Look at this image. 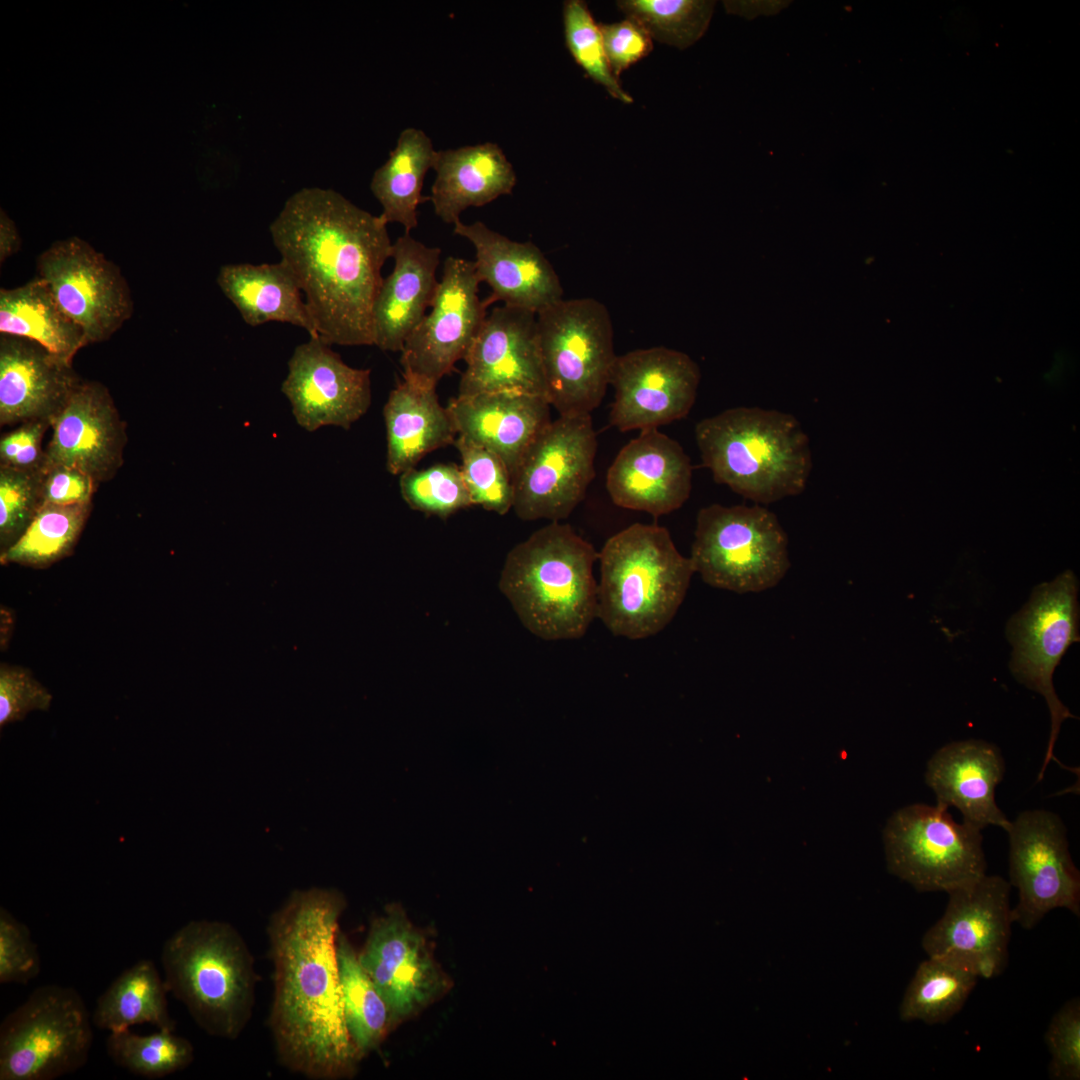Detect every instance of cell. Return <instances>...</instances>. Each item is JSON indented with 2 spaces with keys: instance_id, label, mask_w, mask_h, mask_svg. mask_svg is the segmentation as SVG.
I'll use <instances>...</instances> for the list:
<instances>
[{
  "instance_id": "obj_16",
  "label": "cell",
  "mask_w": 1080,
  "mask_h": 1080,
  "mask_svg": "<svg viewBox=\"0 0 1080 1080\" xmlns=\"http://www.w3.org/2000/svg\"><path fill=\"white\" fill-rule=\"evenodd\" d=\"M358 959L385 1001L392 1027L445 994L451 981L425 934L398 904L374 918Z\"/></svg>"
},
{
  "instance_id": "obj_45",
  "label": "cell",
  "mask_w": 1080,
  "mask_h": 1080,
  "mask_svg": "<svg viewBox=\"0 0 1080 1080\" xmlns=\"http://www.w3.org/2000/svg\"><path fill=\"white\" fill-rule=\"evenodd\" d=\"M53 696L21 666H0V726L22 721L35 710L47 711Z\"/></svg>"
},
{
  "instance_id": "obj_29",
  "label": "cell",
  "mask_w": 1080,
  "mask_h": 1080,
  "mask_svg": "<svg viewBox=\"0 0 1080 1080\" xmlns=\"http://www.w3.org/2000/svg\"><path fill=\"white\" fill-rule=\"evenodd\" d=\"M383 415L387 434V470L393 475L415 468L429 452L454 444L457 435L436 386L403 376L390 392Z\"/></svg>"
},
{
  "instance_id": "obj_26",
  "label": "cell",
  "mask_w": 1080,
  "mask_h": 1080,
  "mask_svg": "<svg viewBox=\"0 0 1080 1080\" xmlns=\"http://www.w3.org/2000/svg\"><path fill=\"white\" fill-rule=\"evenodd\" d=\"M550 407L544 396L500 391L457 395L446 408L457 435L498 455L513 478L527 449L551 422Z\"/></svg>"
},
{
  "instance_id": "obj_28",
  "label": "cell",
  "mask_w": 1080,
  "mask_h": 1080,
  "mask_svg": "<svg viewBox=\"0 0 1080 1080\" xmlns=\"http://www.w3.org/2000/svg\"><path fill=\"white\" fill-rule=\"evenodd\" d=\"M433 170L428 200L436 216L453 225L467 208L511 194L517 181L512 164L493 142L437 150Z\"/></svg>"
},
{
  "instance_id": "obj_39",
  "label": "cell",
  "mask_w": 1080,
  "mask_h": 1080,
  "mask_svg": "<svg viewBox=\"0 0 1080 1080\" xmlns=\"http://www.w3.org/2000/svg\"><path fill=\"white\" fill-rule=\"evenodd\" d=\"M563 24L566 46L575 62L613 98L623 103L633 102L611 70L601 28L587 4L581 0L565 1Z\"/></svg>"
},
{
  "instance_id": "obj_5",
  "label": "cell",
  "mask_w": 1080,
  "mask_h": 1080,
  "mask_svg": "<svg viewBox=\"0 0 1080 1080\" xmlns=\"http://www.w3.org/2000/svg\"><path fill=\"white\" fill-rule=\"evenodd\" d=\"M597 617L615 636L645 639L662 631L680 608L695 573L669 531L634 523L610 537L600 553Z\"/></svg>"
},
{
  "instance_id": "obj_2",
  "label": "cell",
  "mask_w": 1080,
  "mask_h": 1080,
  "mask_svg": "<svg viewBox=\"0 0 1080 1080\" xmlns=\"http://www.w3.org/2000/svg\"><path fill=\"white\" fill-rule=\"evenodd\" d=\"M269 232L305 294L319 338L373 345V307L393 247L385 219L335 190L310 187L287 199Z\"/></svg>"
},
{
  "instance_id": "obj_12",
  "label": "cell",
  "mask_w": 1080,
  "mask_h": 1080,
  "mask_svg": "<svg viewBox=\"0 0 1080 1080\" xmlns=\"http://www.w3.org/2000/svg\"><path fill=\"white\" fill-rule=\"evenodd\" d=\"M597 437L591 414L551 421L513 473L516 515L525 521L567 518L595 477Z\"/></svg>"
},
{
  "instance_id": "obj_24",
  "label": "cell",
  "mask_w": 1080,
  "mask_h": 1080,
  "mask_svg": "<svg viewBox=\"0 0 1080 1080\" xmlns=\"http://www.w3.org/2000/svg\"><path fill=\"white\" fill-rule=\"evenodd\" d=\"M1004 773V759L996 745L967 739L946 744L933 754L925 782L936 796V805L957 808L963 822L980 830L993 825L1007 831L1011 821L995 800Z\"/></svg>"
},
{
  "instance_id": "obj_19",
  "label": "cell",
  "mask_w": 1080,
  "mask_h": 1080,
  "mask_svg": "<svg viewBox=\"0 0 1080 1080\" xmlns=\"http://www.w3.org/2000/svg\"><path fill=\"white\" fill-rule=\"evenodd\" d=\"M464 360L458 395L513 391L547 398L535 312L493 308Z\"/></svg>"
},
{
  "instance_id": "obj_48",
  "label": "cell",
  "mask_w": 1080,
  "mask_h": 1080,
  "mask_svg": "<svg viewBox=\"0 0 1080 1080\" xmlns=\"http://www.w3.org/2000/svg\"><path fill=\"white\" fill-rule=\"evenodd\" d=\"M98 484L83 471L68 466L43 468L42 501L72 505L92 502Z\"/></svg>"
},
{
  "instance_id": "obj_6",
  "label": "cell",
  "mask_w": 1080,
  "mask_h": 1080,
  "mask_svg": "<svg viewBox=\"0 0 1080 1080\" xmlns=\"http://www.w3.org/2000/svg\"><path fill=\"white\" fill-rule=\"evenodd\" d=\"M161 963L168 991L207 1034L236 1039L255 1003L254 959L230 923L193 920L163 944Z\"/></svg>"
},
{
  "instance_id": "obj_27",
  "label": "cell",
  "mask_w": 1080,
  "mask_h": 1080,
  "mask_svg": "<svg viewBox=\"0 0 1080 1080\" xmlns=\"http://www.w3.org/2000/svg\"><path fill=\"white\" fill-rule=\"evenodd\" d=\"M441 249L405 233L393 243V271L383 278L373 307V345L401 352L431 307L438 282Z\"/></svg>"
},
{
  "instance_id": "obj_11",
  "label": "cell",
  "mask_w": 1080,
  "mask_h": 1080,
  "mask_svg": "<svg viewBox=\"0 0 1080 1080\" xmlns=\"http://www.w3.org/2000/svg\"><path fill=\"white\" fill-rule=\"evenodd\" d=\"M1078 581L1066 570L1053 581L1034 587L1029 600L1006 625L1012 646L1009 668L1014 678L1046 700L1051 728L1038 780L1054 758V745L1064 720L1076 718L1058 698L1053 674L1071 644L1079 642Z\"/></svg>"
},
{
  "instance_id": "obj_8",
  "label": "cell",
  "mask_w": 1080,
  "mask_h": 1080,
  "mask_svg": "<svg viewBox=\"0 0 1080 1080\" xmlns=\"http://www.w3.org/2000/svg\"><path fill=\"white\" fill-rule=\"evenodd\" d=\"M689 558L706 584L736 593L776 586L791 565L783 527L759 504L701 508Z\"/></svg>"
},
{
  "instance_id": "obj_35",
  "label": "cell",
  "mask_w": 1080,
  "mask_h": 1080,
  "mask_svg": "<svg viewBox=\"0 0 1080 1080\" xmlns=\"http://www.w3.org/2000/svg\"><path fill=\"white\" fill-rule=\"evenodd\" d=\"M336 952L347 1030L363 1057L375 1049L392 1028L390 1012L361 966L358 953L340 930Z\"/></svg>"
},
{
  "instance_id": "obj_25",
  "label": "cell",
  "mask_w": 1080,
  "mask_h": 1080,
  "mask_svg": "<svg viewBox=\"0 0 1080 1080\" xmlns=\"http://www.w3.org/2000/svg\"><path fill=\"white\" fill-rule=\"evenodd\" d=\"M81 380L72 363L20 337H0V424L52 421Z\"/></svg>"
},
{
  "instance_id": "obj_44",
  "label": "cell",
  "mask_w": 1080,
  "mask_h": 1080,
  "mask_svg": "<svg viewBox=\"0 0 1080 1080\" xmlns=\"http://www.w3.org/2000/svg\"><path fill=\"white\" fill-rule=\"evenodd\" d=\"M41 970L40 955L26 924L0 908V983L27 984Z\"/></svg>"
},
{
  "instance_id": "obj_13",
  "label": "cell",
  "mask_w": 1080,
  "mask_h": 1080,
  "mask_svg": "<svg viewBox=\"0 0 1080 1080\" xmlns=\"http://www.w3.org/2000/svg\"><path fill=\"white\" fill-rule=\"evenodd\" d=\"M1009 884L1017 889L1014 923L1036 927L1052 910L1080 916V873L1075 866L1061 818L1048 810H1026L1011 821Z\"/></svg>"
},
{
  "instance_id": "obj_4",
  "label": "cell",
  "mask_w": 1080,
  "mask_h": 1080,
  "mask_svg": "<svg viewBox=\"0 0 1080 1080\" xmlns=\"http://www.w3.org/2000/svg\"><path fill=\"white\" fill-rule=\"evenodd\" d=\"M695 438L713 479L756 504L796 496L806 488L812 455L795 416L734 407L699 421Z\"/></svg>"
},
{
  "instance_id": "obj_41",
  "label": "cell",
  "mask_w": 1080,
  "mask_h": 1080,
  "mask_svg": "<svg viewBox=\"0 0 1080 1080\" xmlns=\"http://www.w3.org/2000/svg\"><path fill=\"white\" fill-rule=\"evenodd\" d=\"M455 447L460 453V467L473 505L505 515L514 504L512 475L494 452L457 435Z\"/></svg>"
},
{
  "instance_id": "obj_30",
  "label": "cell",
  "mask_w": 1080,
  "mask_h": 1080,
  "mask_svg": "<svg viewBox=\"0 0 1080 1080\" xmlns=\"http://www.w3.org/2000/svg\"><path fill=\"white\" fill-rule=\"evenodd\" d=\"M217 283L248 325L289 323L305 329L312 338L319 337L310 310L301 298L302 291L281 261L223 265Z\"/></svg>"
},
{
  "instance_id": "obj_36",
  "label": "cell",
  "mask_w": 1080,
  "mask_h": 1080,
  "mask_svg": "<svg viewBox=\"0 0 1080 1080\" xmlns=\"http://www.w3.org/2000/svg\"><path fill=\"white\" fill-rule=\"evenodd\" d=\"M92 502L44 503L23 535L0 554L1 564L43 569L69 556L91 513Z\"/></svg>"
},
{
  "instance_id": "obj_17",
  "label": "cell",
  "mask_w": 1080,
  "mask_h": 1080,
  "mask_svg": "<svg viewBox=\"0 0 1080 1080\" xmlns=\"http://www.w3.org/2000/svg\"><path fill=\"white\" fill-rule=\"evenodd\" d=\"M474 261L449 256L431 304L401 350L403 376L437 386L464 359L486 316Z\"/></svg>"
},
{
  "instance_id": "obj_9",
  "label": "cell",
  "mask_w": 1080,
  "mask_h": 1080,
  "mask_svg": "<svg viewBox=\"0 0 1080 1080\" xmlns=\"http://www.w3.org/2000/svg\"><path fill=\"white\" fill-rule=\"evenodd\" d=\"M92 1018L72 987L43 985L0 1025V1080H54L82 1068Z\"/></svg>"
},
{
  "instance_id": "obj_42",
  "label": "cell",
  "mask_w": 1080,
  "mask_h": 1080,
  "mask_svg": "<svg viewBox=\"0 0 1080 1080\" xmlns=\"http://www.w3.org/2000/svg\"><path fill=\"white\" fill-rule=\"evenodd\" d=\"M41 470L0 464V554L23 535L42 506Z\"/></svg>"
},
{
  "instance_id": "obj_10",
  "label": "cell",
  "mask_w": 1080,
  "mask_h": 1080,
  "mask_svg": "<svg viewBox=\"0 0 1080 1080\" xmlns=\"http://www.w3.org/2000/svg\"><path fill=\"white\" fill-rule=\"evenodd\" d=\"M888 871L919 892H946L986 874L981 830L939 805L896 811L883 830Z\"/></svg>"
},
{
  "instance_id": "obj_20",
  "label": "cell",
  "mask_w": 1080,
  "mask_h": 1080,
  "mask_svg": "<svg viewBox=\"0 0 1080 1080\" xmlns=\"http://www.w3.org/2000/svg\"><path fill=\"white\" fill-rule=\"evenodd\" d=\"M281 390L305 430L349 429L371 404L370 369L347 365L329 344L310 337L294 349Z\"/></svg>"
},
{
  "instance_id": "obj_31",
  "label": "cell",
  "mask_w": 1080,
  "mask_h": 1080,
  "mask_svg": "<svg viewBox=\"0 0 1080 1080\" xmlns=\"http://www.w3.org/2000/svg\"><path fill=\"white\" fill-rule=\"evenodd\" d=\"M0 333L31 340L72 363L86 346L82 329L58 306L43 279L0 290Z\"/></svg>"
},
{
  "instance_id": "obj_7",
  "label": "cell",
  "mask_w": 1080,
  "mask_h": 1080,
  "mask_svg": "<svg viewBox=\"0 0 1080 1080\" xmlns=\"http://www.w3.org/2000/svg\"><path fill=\"white\" fill-rule=\"evenodd\" d=\"M537 329L550 406L560 416L591 414L617 357L607 307L589 297L561 299L537 313Z\"/></svg>"
},
{
  "instance_id": "obj_15",
  "label": "cell",
  "mask_w": 1080,
  "mask_h": 1080,
  "mask_svg": "<svg viewBox=\"0 0 1080 1080\" xmlns=\"http://www.w3.org/2000/svg\"><path fill=\"white\" fill-rule=\"evenodd\" d=\"M37 271L87 345L109 339L132 316L131 291L119 267L78 237L51 244L39 255Z\"/></svg>"
},
{
  "instance_id": "obj_3",
  "label": "cell",
  "mask_w": 1080,
  "mask_h": 1080,
  "mask_svg": "<svg viewBox=\"0 0 1080 1080\" xmlns=\"http://www.w3.org/2000/svg\"><path fill=\"white\" fill-rule=\"evenodd\" d=\"M596 560L592 544L569 524L553 521L510 550L499 587L534 635L579 639L597 617Z\"/></svg>"
},
{
  "instance_id": "obj_1",
  "label": "cell",
  "mask_w": 1080,
  "mask_h": 1080,
  "mask_svg": "<svg viewBox=\"0 0 1080 1080\" xmlns=\"http://www.w3.org/2000/svg\"><path fill=\"white\" fill-rule=\"evenodd\" d=\"M343 895L293 891L271 915L273 964L269 1026L279 1062L314 1080L351 1076L362 1058L348 1033L336 952Z\"/></svg>"
},
{
  "instance_id": "obj_40",
  "label": "cell",
  "mask_w": 1080,
  "mask_h": 1080,
  "mask_svg": "<svg viewBox=\"0 0 1080 1080\" xmlns=\"http://www.w3.org/2000/svg\"><path fill=\"white\" fill-rule=\"evenodd\" d=\"M399 487L411 509L443 519L473 505L461 469L454 464L407 470L400 474Z\"/></svg>"
},
{
  "instance_id": "obj_47",
  "label": "cell",
  "mask_w": 1080,
  "mask_h": 1080,
  "mask_svg": "<svg viewBox=\"0 0 1080 1080\" xmlns=\"http://www.w3.org/2000/svg\"><path fill=\"white\" fill-rule=\"evenodd\" d=\"M51 423L30 421L5 434L0 440V464L23 470H41L45 450L41 441Z\"/></svg>"
},
{
  "instance_id": "obj_43",
  "label": "cell",
  "mask_w": 1080,
  "mask_h": 1080,
  "mask_svg": "<svg viewBox=\"0 0 1080 1080\" xmlns=\"http://www.w3.org/2000/svg\"><path fill=\"white\" fill-rule=\"evenodd\" d=\"M1044 1040L1051 1056L1052 1080L1080 1079V999L1073 997L1052 1017Z\"/></svg>"
},
{
  "instance_id": "obj_49",
  "label": "cell",
  "mask_w": 1080,
  "mask_h": 1080,
  "mask_svg": "<svg viewBox=\"0 0 1080 1080\" xmlns=\"http://www.w3.org/2000/svg\"><path fill=\"white\" fill-rule=\"evenodd\" d=\"M20 248V238L14 223L2 211L0 218V261H5Z\"/></svg>"
},
{
  "instance_id": "obj_22",
  "label": "cell",
  "mask_w": 1080,
  "mask_h": 1080,
  "mask_svg": "<svg viewBox=\"0 0 1080 1080\" xmlns=\"http://www.w3.org/2000/svg\"><path fill=\"white\" fill-rule=\"evenodd\" d=\"M606 489L621 508L653 517L669 514L690 496V458L676 440L658 429L641 431L608 468Z\"/></svg>"
},
{
  "instance_id": "obj_21",
  "label": "cell",
  "mask_w": 1080,
  "mask_h": 1080,
  "mask_svg": "<svg viewBox=\"0 0 1080 1080\" xmlns=\"http://www.w3.org/2000/svg\"><path fill=\"white\" fill-rule=\"evenodd\" d=\"M51 426L43 468L74 467L99 485L123 465L125 424L101 383L81 380Z\"/></svg>"
},
{
  "instance_id": "obj_14",
  "label": "cell",
  "mask_w": 1080,
  "mask_h": 1080,
  "mask_svg": "<svg viewBox=\"0 0 1080 1080\" xmlns=\"http://www.w3.org/2000/svg\"><path fill=\"white\" fill-rule=\"evenodd\" d=\"M1011 885L999 875L985 874L957 887L942 917L923 935L928 957L948 960L990 980L1004 972L1012 933Z\"/></svg>"
},
{
  "instance_id": "obj_34",
  "label": "cell",
  "mask_w": 1080,
  "mask_h": 1080,
  "mask_svg": "<svg viewBox=\"0 0 1080 1080\" xmlns=\"http://www.w3.org/2000/svg\"><path fill=\"white\" fill-rule=\"evenodd\" d=\"M979 978L948 960L928 957L917 967L899 1007L902 1021L943 1024L965 1005Z\"/></svg>"
},
{
  "instance_id": "obj_38",
  "label": "cell",
  "mask_w": 1080,
  "mask_h": 1080,
  "mask_svg": "<svg viewBox=\"0 0 1080 1080\" xmlns=\"http://www.w3.org/2000/svg\"><path fill=\"white\" fill-rule=\"evenodd\" d=\"M616 4L652 39L679 49L704 35L715 6L714 1L705 0H622Z\"/></svg>"
},
{
  "instance_id": "obj_46",
  "label": "cell",
  "mask_w": 1080,
  "mask_h": 1080,
  "mask_svg": "<svg viewBox=\"0 0 1080 1080\" xmlns=\"http://www.w3.org/2000/svg\"><path fill=\"white\" fill-rule=\"evenodd\" d=\"M600 28L609 65L616 78L652 51V38L629 18Z\"/></svg>"
},
{
  "instance_id": "obj_23",
  "label": "cell",
  "mask_w": 1080,
  "mask_h": 1080,
  "mask_svg": "<svg viewBox=\"0 0 1080 1080\" xmlns=\"http://www.w3.org/2000/svg\"><path fill=\"white\" fill-rule=\"evenodd\" d=\"M454 233L475 248V269L480 282L491 288L489 306L503 305L538 313L563 299V288L552 264L531 242H517L481 221L454 224Z\"/></svg>"
},
{
  "instance_id": "obj_32",
  "label": "cell",
  "mask_w": 1080,
  "mask_h": 1080,
  "mask_svg": "<svg viewBox=\"0 0 1080 1080\" xmlns=\"http://www.w3.org/2000/svg\"><path fill=\"white\" fill-rule=\"evenodd\" d=\"M436 151L423 130L409 127L400 133L386 162L375 170L370 189L387 224H401L408 234L417 227L418 206L428 200L422 196L423 183L433 169Z\"/></svg>"
},
{
  "instance_id": "obj_33",
  "label": "cell",
  "mask_w": 1080,
  "mask_h": 1080,
  "mask_svg": "<svg viewBox=\"0 0 1080 1080\" xmlns=\"http://www.w3.org/2000/svg\"><path fill=\"white\" fill-rule=\"evenodd\" d=\"M165 981L149 959H142L124 970L98 997L92 1014L95 1027L109 1032L151 1024L158 1029L174 1030L169 1015Z\"/></svg>"
},
{
  "instance_id": "obj_18",
  "label": "cell",
  "mask_w": 1080,
  "mask_h": 1080,
  "mask_svg": "<svg viewBox=\"0 0 1080 1080\" xmlns=\"http://www.w3.org/2000/svg\"><path fill=\"white\" fill-rule=\"evenodd\" d=\"M699 382L698 365L681 351L656 346L619 355L609 422L621 432H641L680 420L694 405Z\"/></svg>"
},
{
  "instance_id": "obj_37",
  "label": "cell",
  "mask_w": 1080,
  "mask_h": 1080,
  "mask_svg": "<svg viewBox=\"0 0 1080 1080\" xmlns=\"http://www.w3.org/2000/svg\"><path fill=\"white\" fill-rule=\"evenodd\" d=\"M106 1052L119 1067L146 1079H159L189 1066L194 1048L170 1029L140 1035L130 1029L109 1032Z\"/></svg>"
}]
</instances>
